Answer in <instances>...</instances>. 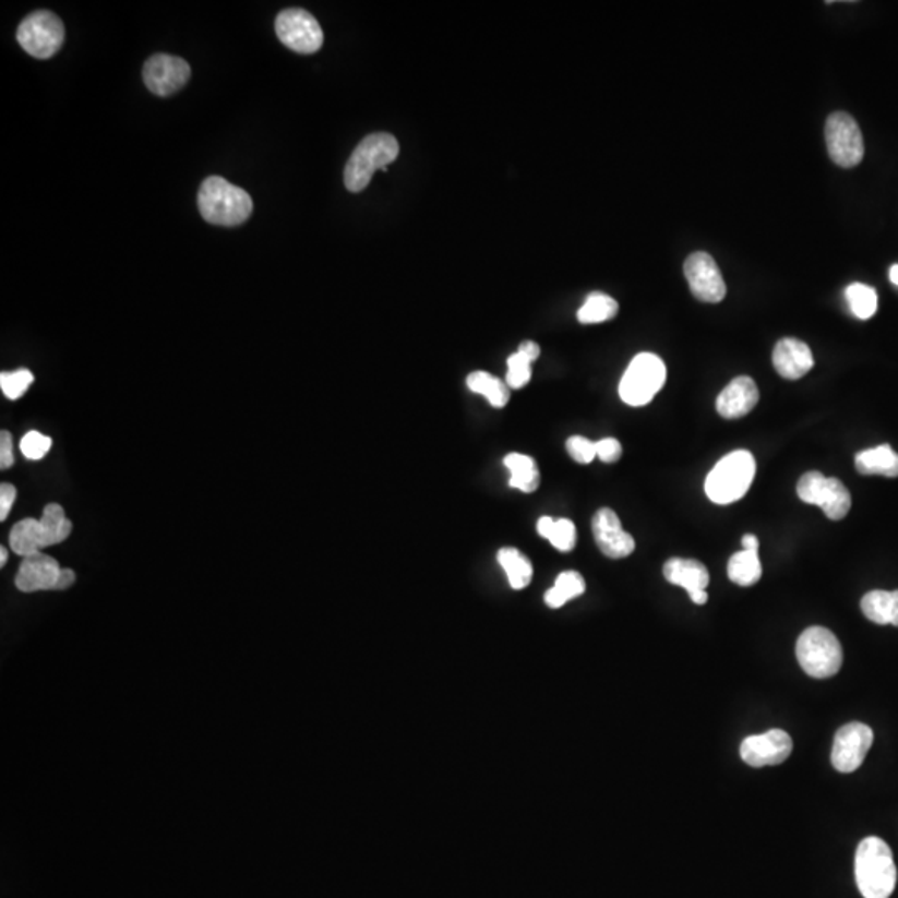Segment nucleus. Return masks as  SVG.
<instances>
[{"mask_svg": "<svg viewBox=\"0 0 898 898\" xmlns=\"http://www.w3.org/2000/svg\"><path fill=\"white\" fill-rule=\"evenodd\" d=\"M860 606L872 623L898 627V591H871L863 596Z\"/></svg>", "mask_w": 898, "mask_h": 898, "instance_id": "obj_21", "label": "nucleus"}, {"mask_svg": "<svg viewBox=\"0 0 898 898\" xmlns=\"http://www.w3.org/2000/svg\"><path fill=\"white\" fill-rule=\"evenodd\" d=\"M50 447H52V440L46 434L39 433V431H28L21 440L22 455L31 462H39V459L46 458Z\"/></svg>", "mask_w": 898, "mask_h": 898, "instance_id": "obj_33", "label": "nucleus"}, {"mask_svg": "<svg viewBox=\"0 0 898 898\" xmlns=\"http://www.w3.org/2000/svg\"><path fill=\"white\" fill-rule=\"evenodd\" d=\"M498 563L506 573L510 586L516 591L525 589L531 584L532 564L522 551L514 548H503L498 552Z\"/></svg>", "mask_w": 898, "mask_h": 898, "instance_id": "obj_24", "label": "nucleus"}, {"mask_svg": "<svg viewBox=\"0 0 898 898\" xmlns=\"http://www.w3.org/2000/svg\"><path fill=\"white\" fill-rule=\"evenodd\" d=\"M190 65L180 57L157 53L151 57L144 65V82L152 94L158 97H170L185 87L190 81Z\"/></svg>", "mask_w": 898, "mask_h": 898, "instance_id": "obj_12", "label": "nucleus"}, {"mask_svg": "<svg viewBox=\"0 0 898 898\" xmlns=\"http://www.w3.org/2000/svg\"><path fill=\"white\" fill-rule=\"evenodd\" d=\"M619 304L614 298L604 294H591L586 298V303L579 308L577 312V320L583 325H595V323H604L608 320L614 319L618 315Z\"/></svg>", "mask_w": 898, "mask_h": 898, "instance_id": "obj_29", "label": "nucleus"}, {"mask_svg": "<svg viewBox=\"0 0 898 898\" xmlns=\"http://www.w3.org/2000/svg\"><path fill=\"white\" fill-rule=\"evenodd\" d=\"M199 208L203 220L220 227H237L249 220L252 196L221 177H208L200 187Z\"/></svg>", "mask_w": 898, "mask_h": 898, "instance_id": "obj_2", "label": "nucleus"}, {"mask_svg": "<svg viewBox=\"0 0 898 898\" xmlns=\"http://www.w3.org/2000/svg\"><path fill=\"white\" fill-rule=\"evenodd\" d=\"M548 541L551 542L558 551H573L574 546H576V526H574L571 519H564V517L556 519V523L552 526Z\"/></svg>", "mask_w": 898, "mask_h": 898, "instance_id": "obj_34", "label": "nucleus"}, {"mask_svg": "<svg viewBox=\"0 0 898 898\" xmlns=\"http://www.w3.org/2000/svg\"><path fill=\"white\" fill-rule=\"evenodd\" d=\"M468 388L478 395L484 396L494 408H504L510 402V386L506 382H501L500 378L487 373V371H475L469 374Z\"/></svg>", "mask_w": 898, "mask_h": 898, "instance_id": "obj_26", "label": "nucleus"}, {"mask_svg": "<svg viewBox=\"0 0 898 898\" xmlns=\"http://www.w3.org/2000/svg\"><path fill=\"white\" fill-rule=\"evenodd\" d=\"M586 591V583L576 571H564L558 576L554 586L546 592V604L551 609H560L571 599L577 598Z\"/></svg>", "mask_w": 898, "mask_h": 898, "instance_id": "obj_28", "label": "nucleus"}, {"mask_svg": "<svg viewBox=\"0 0 898 898\" xmlns=\"http://www.w3.org/2000/svg\"><path fill=\"white\" fill-rule=\"evenodd\" d=\"M684 275L697 300L719 303L726 297V282L716 260L709 253L696 252L689 256L684 263Z\"/></svg>", "mask_w": 898, "mask_h": 898, "instance_id": "obj_13", "label": "nucleus"}, {"mask_svg": "<svg viewBox=\"0 0 898 898\" xmlns=\"http://www.w3.org/2000/svg\"><path fill=\"white\" fill-rule=\"evenodd\" d=\"M34 383V374L27 368H21L17 371H4L0 374V388L4 392L5 398L15 399L22 398L24 393L31 388Z\"/></svg>", "mask_w": 898, "mask_h": 898, "instance_id": "obj_31", "label": "nucleus"}, {"mask_svg": "<svg viewBox=\"0 0 898 898\" xmlns=\"http://www.w3.org/2000/svg\"><path fill=\"white\" fill-rule=\"evenodd\" d=\"M567 453L579 465H589L598 456L596 443L584 436H571L566 443Z\"/></svg>", "mask_w": 898, "mask_h": 898, "instance_id": "obj_35", "label": "nucleus"}, {"mask_svg": "<svg viewBox=\"0 0 898 898\" xmlns=\"http://www.w3.org/2000/svg\"><path fill=\"white\" fill-rule=\"evenodd\" d=\"M664 577L674 586L684 587L694 604H706L709 571L701 561L672 558L664 564Z\"/></svg>", "mask_w": 898, "mask_h": 898, "instance_id": "obj_16", "label": "nucleus"}, {"mask_svg": "<svg viewBox=\"0 0 898 898\" xmlns=\"http://www.w3.org/2000/svg\"><path fill=\"white\" fill-rule=\"evenodd\" d=\"M888 276H890L891 284H895L898 287V265L891 266L890 272H888Z\"/></svg>", "mask_w": 898, "mask_h": 898, "instance_id": "obj_43", "label": "nucleus"}, {"mask_svg": "<svg viewBox=\"0 0 898 898\" xmlns=\"http://www.w3.org/2000/svg\"><path fill=\"white\" fill-rule=\"evenodd\" d=\"M798 494L804 503L815 504L833 522H840L852 507V496L840 479L827 478L818 471H809L798 484Z\"/></svg>", "mask_w": 898, "mask_h": 898, "instance_id": "obj_7", "label": "nucleus"}, {"mask_svg": "<svg viewBox=\"0 0 898 898\" xmlns=\"http://www.w3.org/2000/svg\"><path fill=\"white\" fill-rule=\"evenodd\" d=\"M825 142L828 155L839 167H857L865 154L859 123L846 112H836L828 117L825 123Z\"/></svg>", "mask_w": 898, "mask_h": 898, "instance_id": "obj_9", "label": "nucleus"}, {"mask_svg": "<svg viewBox=\"0 0 898 898\" xmlns=\"http://www.w3.org/2000/svg\"><path fill=\"white\" fill-rule=\"evenodd\" d=\"M755 476V459L745 450L723 456L707 475L706 494L716 504H731L747 494Z\"/></svg>", "mask_w": 898, "mask_h": 898, "instance_id": "obj_4", "label": "nucleus"}, {"mask_svg": "<svg viewBox=\"0 0 898 898\" xmlns=\"http://www.w3.org/2000/svg\"><path fill=\"white\" fill-rule=\"evenodd\" d=\"M39 522L43 526L46 548L65 541L71 536L72 528H74V525L65 517V510L57 503H50L44 507L43 517Z\"/></svg>", "mask_w": 898, "mask_h": 898, "instance_id": "obj_27", "label": "nucleus"}, {"mask_svg": "<svg viewBox=\"0 0 898 898\" xmlns=\"http://www.w3.org/2000/svg\"><path fill=\"white\" fill-rule=\"evenodd\" d=\"M596 453L601 462L615 463L623 456V446L615 438H604L596 443Z\"/></svg>", "mask_w": 898, "mask_h": 898, "instance_id": "obj_36", "label": "nucleus"}, {"mask_svg": "<svg viewBox=\"0 0 898 898\" xmlns=\"http://www.w3.org/2000/svg\"><path fill=\"white\" fill-rule=\"evenodd\" d=\"M8 549H5L4 546H2V548H0V566L4 567L5 563H8Z\"/></svg>", "mask_w": 898, "mask_h": 898, "instance_id": "obj_44", "label": "nucleus"}, {"mask_svg": "<svg viewBox=\"0 0 898 898\" xmlns=\"http://www.w3.org/2000/svg\"><path fill=\"white\" fill-rule=\"evenodd\" d=\"M795 654L799 664L811 678H833L842 668V646L836 634L825 627L814 626L805 630L799 637Z\"/></svg>", "mask_w": 898, "mask_h": 898, "instance_id": "obj_5", "label": "nucleus"}, {"mask_svg": "<svg viewBox=\"0 0 898 898\" xmlns=\"http://www.w3.org/2000/svg\"><path fill=\"white\" fill-rule=\"evenodd\" d=\"M517 354H522L523 357L528 358L532 363V361L538 360L539 355H541V348H539L535 342H525L522 343V347H519Z\"/></svg>", "mask_w": 898, "mask_h": 898, "instance_id": "obj_40", "label": "nucleus"}, {"mask_svg": "<svg viewBox=\"0 0 898 898\" xmlns=\"http://www.w3.org/2000/svg\"><path fill=\"white\" fill-rule=\"evenodd\" d=\"M60 570L53 558L44 552L24 558L15 576V586L22 592L56 591Z\"/></svg>", "mask_w": 898, "mask_h": 898, "instance_id": "obj_17", "label": "nucleus"}, {"mask_svg": "<svg viewBox=\"0 0 898 898\" xmlns=\"http://www.w3.org/2000/svg\"><path fill=\"white\" fill-rule=\"evenodd\" d=\"M757 403L758 390L754 380L749 376H738L717 396L716 408L720 417L726 420H738L749 415Z\"/></svg>", "mask_w": 898, "mask_h": 898, "instance_id": "obj_18", "label": "nucleus"}, {"mask_svg": "<svg viewBox=\"0 0 898 898\" xmlns=\"http://www.w3.org/2000/svg\"><path fill=\"white\" fill-rule=\"evenodd\" d=\"M554 523H556V519H552V517H541V519H539L538 522V526H536V529H538V535L542 536V538L548 539L549 535H551L552 526H554Z\"/></svg>", "mask_w": 898, "mask_h": 898, "instance_id": "obj_41", "label": "nucleus"}, {"mask_svg": "<svg viewBox=\"0 0 898 898\" xmlns=\"http://www.w3.org/2000/svg\"><path fill=\"white\" fill-rule=\"evenodd\" d=\"M9 541H11L12 551L22 558L34 556L46 548L43 526L39 519H34V517H25L22 522L15 523L12 526Z\"/></svg>", "mask_w": 898, "mask_h": 898, "instance_id": "obj_22", "label": "nucleus"}, {"mask_svg": "<svg viewBox=\"0 0 898 898\" xmlns=\"http://www.w3.org/2000/svg\"><path fill=\"white\" fill-rule=\"evenodd\" d=\"M728 576L739 586L749 587L757 583L763 576V564L758 560V551L742 549L735 552L734 556L729 560Z\"/></svg>", "mask_w": 898, "mask_h": 898, "instance_id": "obj_25", "label": "nucleus"}, {"mask_svg": "<svg viewBox=\"0 0 898 898\" xmlns=\"http://www.w3.org/2000/svg\"><path fill=\"white\" fill-rule=\"evenodd\" d=\"M847 301L853 315L860 320H869L875 315L878 308L877 291L869 285L852 284L846 290Z\"/></svg>", "mask_w": 898, "mask_h": 898, "instance_id": "obj_30", "label": "nucleus"}, {"mask_svg": "<svg viewBox=\"0 0 898 898\" xmlns=\"http://www.w3.org/2000/svg\"><path fill=\"white\" fill-rule=\"evenodd\" d=\"M398 141L390 133L364 136L345 168V185L350 192H361L370 185L374 171H388V165L398 158Z\"/></svg>", "mask_w": 898, "mask_h": 898, "instance_id": "obj_3", "label": "nucleus"}, {"mask_svg": "<svg viewBox=\"0 0 898 898\" xmlns=\"http://www.w3.org/2000/svg\"><path fill=\"white\" fill-rule=\"evenodd\" d=\"M777 373L786 380H799L814 368V355L801 339L783 338L777 343L773 355Z\"/></svg>", "mask_w": 898, "mask_h": 898, "instance_id": "obj_19", "label": "nucleus"}, {"mask_svg": "<svg viewBox=\"0 0 898 898\" xmlns=\"http://www.w3.org/2000/svg\"><path fill=\"white\" fill-rule=\"evenodd\" d=\"M742 549H747V551H758L757 536L745 535L744 538H742Z\"/></svg>", "mask_w": 898, "mask_h": 898, "instance_id": "obj_42", "label": "nucleus"}, {"mask_svg": "<svg viewBox=\"0 0 898 898\" xmlns=\"http://www.w3.org/2000/svg\"><path fill=\"white\" fill-rule=\"evenodd\" d=\"M792 738L786 731L773 729L744 739L741 757L751 767L779 766L792 754Z\"/></svg>", "mask_w": 898, "mask_h": 898, "instance_id": "obj_14", "label": "nucleus"}, {"mask_svg": "<svg viewBox=\"0 0 898 898\" xmlns=\"http://www.w3.org/2000/svg\"><path fill=\"white\" fill-rule=\"evenodd\" d=\"M874 744V732L862 722H850L837 731L833 747V766L839 773H855Z\"/></svg>", "mask_w": 898, "mask_h": 898, "instance_id": "obj_11", "label": "nucleus"}, {"mask_svg": "<svg viewBox=\"0 0 898 898\" xmlns=\"http://www.w3.org/2000/svg\"><path fill=\"white\" fill-rule=\"evenodd\" d=\"M75 584V573L72 570L62 567L59 577H57L56 591H65L69 587Z\"/></svg>", "mask_w": 898, "mask_h": 898, "instance_id": "obj_39", "label": "nucleus"}, {"mask_svg": "<svg viewBox=\"0 0 898 898\" xmlns=\"http://www.w3.org/2000/svg\"><path fill=\"white\" fill-rule=\"evenodd\" d=\"M15 498H17V490H15L14 484H11V482H2V484H0V522L8 519Z\"/></svg>", "mask_w": 898, "mask_h": 898, "instance_id": "obj_37", "label": "nucleus"}, {"mask_svg": "<svg viewBox=\"0 0 898 898\" xmlns=\"http://www.w3.org/2000/svg\"><path fill=\"white\" fill-rule=\"evenodd\" d=\"M855 882L863 898H890L897 867L890 847L881 837H867L857 847Z\"/></svg>", "mask_w": 898, "mask_h": 898, "instance_id": "obj_1", "label": "nucleus"}, {"mask_svg": "<svg viewBox=\"0 0 898 898\" xmlns=\"http://www.w3.org/2000/svg\"><path fill=\"white\" fill-rule=\"evenodd\" d=\"M276 36L288 49L298 53H315L323 46L319 21L303 9H287L275 22Z\"/></svg>", "mask_w": 898, "mask_h": 898, "instance_id": "obj_10", "label": "nucleus"}, {"mask_svg": "<svg viewBox=\"0 0 898 898\" xmlns=\"http://www.w3.org/2000/svg\"><path fill=\"white\" fill-rule=\"evenodd\" d=\"M504 466L511 471V488H516L523 493H535L538 490L541 475L531 456L511 453L504 458Z\"/></svg>", "mask_w": 898, "mask_h": 898, "instance_id": "obj_23", "label": "nucleus"}, {"mask_svg": "<svg viewBox=\"0 0 898 898\" xmlns=\"http://www.w3.org/2000/svg\"><path fill=\"white\" fill-rule=\"evenodd\" d=\"M14 465V452H12V434L9 431L0 433V468L9 469Z\"/></svg>", "mask_w": 898, "mask_h": 898, "instance_id": "obj_38", "label": "nucleus"}, {"mask_svg": "<svg viewBox=\"0 0 898 898\" xmlns=\"http://www.w3.org/2000/svg\"><path fill=\"white\" fill-rule=\"evenodd\" d=\"M531 380V361L522 354H514L507 358L506 385L513 390L523 388Z\"/></svg>", "mask_w": 898, "mask_h": 898, "instance_id": "obj_32", "label": "nucleus"}, {"mask_svg": "<svg viewBox=\"0 0 898 898\" xmlns=\"http://www.w3.org/2000/svg\"><path fill=\"white\" fill-rule=\"evenodd\" d=\"M65 37L62 21L49 11L25 17L17 28V40L25 52L36 59H50L59 52Z\"/></svg>", "mask_w": 898, "mask_h": 898, "instance_id": "obj_8", "label": "nucleus"}, {"mask_svg": "<svg viewBox=\"0 0 898 898\" xmlns=\"http://www.w3.org/2000/svg\"><path fill=\"white\" fill-rule=\"evenodd\" d=\"M592 535L602 554L611 560H623L636 549L633 536L624 531L618 514L609 507H602L592 517Z\"/></svg>", "mask_w": 898, "mask_h": 898, "instance_id": "obj_15", "label": "nucleus"}, {"mask_svg": "<svg viewBox=\"0 0 898 898\" xmlns=\"http://www.w3.org/2000/svg\"><path fill=\"white\" fill-rule=\"evenodd\" d=\"M664 361L654 354H639L619 383V396L626 405L644 406L652 402L666 383Z\"/></svg>", "mask_w": 898, "mask_h": 898, "instance_id": "obj_6", "label": "nucleus"}, {"mask_svg": "<svg viewBox=\"0 0 898 898\" xmlns=\"http://www.w3.org/2000/svg\"><path fill=\"white\" fill-rule=\"evenodd\" d=\"M855 468L860 475L897 478L898 455L891 450L890 444L871 447L865 452L857 453Z\"/></svg>", "mask_w": 898, "mask_h": 898, "instance_id": "obj_20", "label": "nucleus"}]
</instances>
